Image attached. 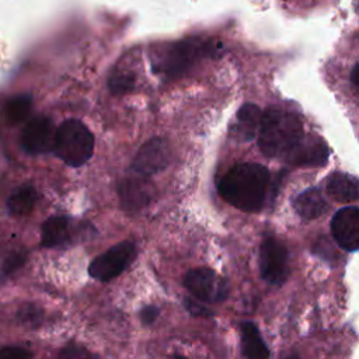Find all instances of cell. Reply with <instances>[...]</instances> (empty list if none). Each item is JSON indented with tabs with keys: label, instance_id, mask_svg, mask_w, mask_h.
Masks as SVG:
<instances>
[{
	"label": "cell",
	"instance_id": "obj_12",
	"mask_svg": "<svg viewBox=\"0 0 359 359\" xmlns=\"http://www.w3.org/2000/svg\"><path fill=\"white\" fill-rule=\"evenodd\" d=\"M331 233L337 244L346 251L359 250V208H344L331 222Z\"/></svg>",
	"mask_w": 359,
	"mask_h": 359
},
{
	"label": "cell",
	"instance_id": "obj_19",
	"mask_svg": "<svg viewBox=\"0 0 359 359\" xmlns=\"http://www.w3.org/2000/svg\"><path fill=\"white\" fill-rule=\"evenodd\" d=\"M31 105H32V98L29 94H18L8 98L4 107V115L7 122L11 125H17L22 122L28 116L31 111Z\"/></svg>",
	"mask_w": 359,
	"mask_h": 359
},
{
	"label": "cell",
	"instance_id": "obj_16",
	"mask_svg": "<svg viewBox=\"0 0 359 359\" xmlns=\"http://www.w3.org/2000/svg\"><path fill=\"white\" fill-rule=\"evenodd\" d=\"M327 192L338 202L356 201L359 199V180L345 172H334L327 181Z\"/></svg>",
	"mask_w": 359,
	"mask_h": 359
},
{
	"label": "cell",
	"instance_id": "obj_1",
	"mask_svg": "<svg viewBox=\"0 0 359 359\" xmlns=\"http://www.w3.org/2000/svg\"><path fill=\"white\" fill-rule=\"evenodd\" d=\"M269 187V171L257 163H238L220 180L219 192L231 206L244 212L261 210Z\"/></svg>",
	"mask_w": 359,
	"mask_h": 359
},
{
	"label": "cell",
	"instance_id": "obj_4",
	"mask_svg": "<svg viewBox=\"0 0 359 359\" xmlns=\"http://www.w3.org/2000/svg\"><path fill=\"white\" fill-rule=\"evenodd\" d=\"M94 150V136L79 119H67L56 129L55 154L67 165L80 167L90 160Z\"/></svg>",
	"mask_w": 359,
	"mask_h": 359
},
{
	"label": "cell",
	"instance_id": "obj_28",
	"mask_svg": "<svg viewBox=\"0 0 359 359\" xmlns=\"http://www.w3.org/2000/svg\"><path fill=\"white\" fill-rule=\"evenodd\" d=\"M285 359H299V355H297V353H290V355H287Z\"/></svg>",
	"mask_w": 359,
	"mask_h": 359
},
{
	"label": "cell",
	"instance_id": "obj_26",
	"mask_svg": "<svg viewBox=\"0 0 359 359\" xmlns=\"http://www.w3.org/2000/svg\"><path fill=\"white\" fill-rule=\"evenodd\" d=\"M158 313H160L158 307H156V306H146V307H143L140 310V320H142L143 324L149 325V324L154 323V320L158 317Z\"/></svg>",
	"mask_w": 359,
	"mask_h": 359
},
{
	"label": "cell",
	"instance_id": "obj_2",
	"mask_svg": "<svg viewBox=\"0 0 359 359\" xmlns=\"http://www.w3.org/2000/svg\"><path fill=\"white\" fill-rule=\"evenodd\" d=\"M220 43L215 39L192 36L154 48L150 53L153 72L164 79L181 77L205 57L217 55Z\"/></svg>",
	"mask_w": 359,
	"mask_h": 359
},
{
	"label": "cell",
	"instance_id": "obj_8",
	"mask_svg": "<svg viewBox=\"0 0 359 359\" xmlns=\"http://www.w3.org/2000/svg\"><path fill=\"white\" fill-rule=\"evenodd\" d=\"M94 229L88 223H74L67 216H50L43 224L41 231L42 247H59L72 240L80 238L83 234L91 236Z\"/></svg>",
	"mask_w": 359,
	"mask_h": 359
},
{
	"label": "cell",
	"instance_id": "obj_13",
	"mask_svg": "<svg viewBox=\"0 0 359 359\" xmlns=\"http://www.w3.org/2000/svg\"><path fill=\"white\" fill-rule=\"evenodd\" d=\"M328 147L323 140L303 137L299 144L285 157L292 165H323L328 160Z\"/></svg>",
	"mask_w": 359,
	"mask_h": 359
},
{
	"label": "cell",
	"instance_id": "obj_14",
	"mask_svg": "<svg viewBox=\"0 0 359 359\" xmlns=\"http://www.w3.org/2000/svg\"><path fill=\"white\" fill-rule=\"evenodd\" d=\"M261 119H262V112L257 105L254 104L243 105L236 115V122L231 128V135L241 142L252 140L255 135L259 132Z\"/></svg>",
	"mask_w": 359,
	"mask_h": 359
},
{
	"label": "cell",
	"instance_id": "obj_9",
	"mask_svg": "<svg viewBox=\"0 0 359 359\" xmlns=\"http://www.w3.org/2000/svg\"><path fill=\"white\" fill-rule=\"evenodd\" d=\"M56 129L48 116L38 115L31 118L22 128L20 143L28 154H43L55 147Z\"/></svg>",
	"mask_w": 359,
	"mask_h": 359
},
{
	"label": "cell",
	"instance_id": "obj_27",
	"mask_svg": "<svg viewBox=\"0 0 359 359\" xmlns=\"http://www.w3.org/2000/svg\"><path fill=\"white\" fill-rule=\"evenodd\" d=\"M351 81L359 90V63L355 65V67L351 72Z\"/></svg>",
	"mask_w": 359,
	"mask_h": 359
},
{
	"label": "cell",
	"instance_id": "obj_21",
	"mask_svg": "<svg viewBox=\"0 0 359 359\" xmlns=\"http://www.w3.org/2000/svg\"><path fill=\"white\" fill-rule=\"evenodd\" d=\"M27 259V252L22 248H17V250H11L10 252L6 254L4 259H3V266H1V273L3 278L10 276L11 273H14L17 269H20L24 262Z\"/></svg>",
	"mask_w": 359,
	"mask_h": 359
},
{
	"label": "cell",
	"instance_id": "obj_29",
	"mask_svg": "<svg viewBox=\"0 0 359 359\" xmlns=\"http://www.w3.org/2000/svg\"><path fill=\"white\" fill-rule=\"evenodd\" d=\"M174 359H187V358H184V356H175Z\"/></svg>",
	"mask_w": 359,
	"mask_h": 359
},
{
	"label": "cell",
	"instance_id": "obj_5",
	"mask_svg": "<svg viewBox=\"0 0 359 359\" xmlns=\"http://www.w3.org/2000/svg\"><path fill=\"white\" fill-rule=\"evenodd\" d=\"M259 273L271 285L280 286L289 275V254L282 241L266 236L259 248Z\"/></svg>",
	"mask_w": 359,
	"mask_h": 359
},
{
	"label": "cell",
	"instance_id": "obj_3",
	"mask_svg": "<svg viewBox=\"0 0 359 359\" xmlns=\"http://www.w3.org/2000/svg\"><path fill=\"white\" fill-rule=\"evenodd\" d=\"M303 137V125L296 114L275 107L262 112L258 146L264 156L286 157Z\"/></svg>",
	"mask_w": 359,
	"mask_h": 359
},
{
	"label": "cell",
	"instance_id": "obj_15",
	"mask_svg": "<svg viewBox=\"0 0 359 359\" xmlns=\"http://www.w3.org/2000/svg\"><path fill=\"white\" fill-rule=\"evenodd\" d=\"M241 349L245 359H269V349L258 330L251 321H243L240 324Z\"/></svg>",
	"mask_w": 359,
	"mask_h": 359
},
{
	"label": "cell",
	"instance_id": "obj_11",
	"mask_svg": "<svg viewBox=\"0 0 359 359\" xmlns=\"http://www.w3.org/2000/svg\"><path fill=\"white\" fill-rule=\"evenodd\" d=\"M156 189L147 177L133 174L123 178L118 184V195L121 205L128 212H137L146 208L153 199Z\"/></svg>",
	"mask_w": 359,
	"mask_h": 359
},
{
	"label": "cell",
	"instance_id": "obj_23",
	"mask_svg": "<svg viewBox=\"0 0 359 359\" xmlns=\"http://www.w3.org/2000/svg\"><path fill=\"white\" fill-rule=\"evenodd\" d=\"M60 359H98L93 352L80 345H67L60 352Z\"/></svg>",
	"mask_w": 359,
	"mask_h": 359
},
{
	"label": "cell",
	"instance_id": "obj_25",
	"mask_svg": "<svg viewBox=\"0 0 359 359\" xmlns=\"http://www.w3.org/2000/svg\"><path fill=\"white\" fill-rule=\"evenodd\" d=\"M199 302H201V300H199ZM199 302H196V300H194V299H191V297H187V299L184 300V306H185V309L188 310V313H191V314L195 316V317H212L213 313H212L208 307H205L203 304H201Z\"/></svg>",
	"mask_w": 359,
	"mask_h": 359
},
{
	"label": "cell",
	"instance_id": "obj_24",
	"mask_svg": "<svg viewBox=\"0 0 359 359\" xmlns=\"http://www.w3.org/2000/svg\"><path fill=\"white\" fill-rule=\"evenodd\" d=\"M31 351L20 346H4L0 352V359H31Z\"/></svg>",
	"mask_w": 359,
	"mask_h": 359
},
{
	"label": "cell",
	"instance_id": "obj_10",
	"mask_svg": "<svg viewBox=\"0 0 359 359\" xmlns=\"http://www.w3.org/2000/svg\"><path fill=\"white\" fill-rule=\"evenodd\" d=\"M170 163L168 144L160 139L153 137L147 140L136 153L130 170L133 174L142 177H150L163 171Z\"/></svg>",
	"mask_w": 359,
	"mask_h": 359
},
{
	"label": "cell",
	"instance_id": "obj_7",
	"mask_svg": "<svg viewBox=\"0 0 359 359\" xmlns=\"http://www.w3.org/2000/svg\"><path fill=\"white\" fill-rule=\"evenodd\" d=\"M189 293L201 302L219 303L229 294L227 282L209 268H196L187 273L184 279Z\"/></svg>",
	"mask_w": 359,
	"mask_h": 359
},
{
	"label": "cell",
	"instance_id": "obj_17",
	"mask_svg": "<svg viewBox=\"0 0 359 359\" xmlns=\"http://www.w3.org/2000/svg\"><path fill=\"white\" fill-rule=\"evenodd\" d=\"M327 202L317 188H310L299 194L293 201V208L303 219L311 220L321 216L327 210Z\"/></svg>",
	"mask_w": 359,
	"mask_h": 359
},
{
	"label": "cell",
	"instance_id": "obj_18",
	"mask_svg": "<svg viewBox=\"0 0 359 359\" xmlns=\"http://www.w3.org/2000/svg\"><path fill=\"white\" fill-rule=\"evenodd\" d=\"M38 201V192L32 185H20L7 198V209L13 216L29 213Z\"/></svg>",
	"mask_w": 359,
	"mask_h": 359
},
{
	"label": "cell",
	"instance_id": "obj_20",
	"mask_svg": "<svg viewBox=\"0 0 359 359\" xmlns=\"http://www.w3.org/2000/svg\"><path fill=\"white\" fill-rule=\"evenodd\" d=\"M43 318V311L34 303L22 304L17 311V320L27 328H36Z\"/></svg>",
	"mask_w": 359,
	"mask_h": 359
},
{
	"label": "cell",
	"instance_id": "obj_6",
	"mask_svg": "<svg viewBox=\"0 0 359 359\" xmlns=\"http://www.w3.org/2000/svg\"><path fill=\"white\" fill-rule=\"evenodd\" d=\"M136 247L132 241H121L94 258L88 266V273L97 280L108 282L116 278L135 258Z\"/></svg>",
	"mask_w": 359,
	"mask_h": 359
},
{
	"label": "cell",
	"instance_id": "obj_22",
	"mask_svg": "<svg viewBox=\"0 0 359 359\" xmlns=\"http://www.w3.org/2000/svg\"><path fill=\"white\" fill-rule=\"evenodd\" d=\"M133 87V76L126 70H116L109 79L112 93H125Z\"/></svg>",
	"mask_w": 359,
	"mask_h": 359
}]
</instances>
